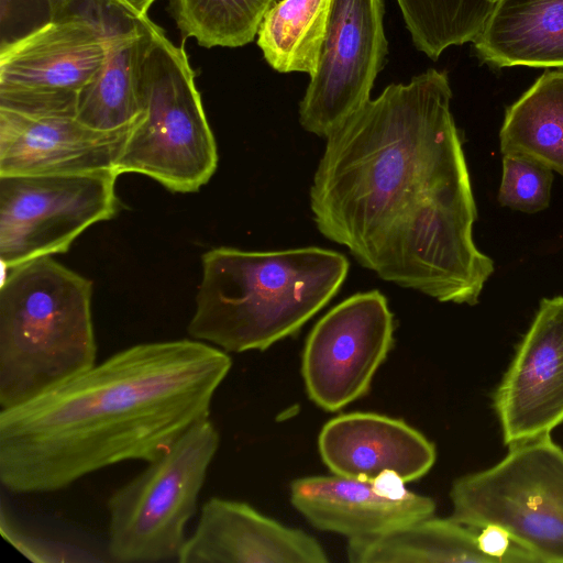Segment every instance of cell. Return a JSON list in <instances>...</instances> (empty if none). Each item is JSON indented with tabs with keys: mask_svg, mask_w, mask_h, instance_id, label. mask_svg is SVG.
<instances>
[{
	"mask_svg": "<svg viewBox=\"0 0 563 563\" xmlns=\"http://www.w3.org/2000/svg\"><path fill=\"white\" fill-rule=\"evenodd\" d=\"M109 36L82 19L51 21L0 48V108L76 117L79 97L101 71Z\"/></svg>",
	"mask_w": 563,
	"mask_h": 563,
	"instance_id": "9c48e42d",
	"label": "cell"
},
{
	"mask_svg": "<svg viewBox=\"0 0 563 563\" xmlns=\"http://www.w3.org/2000/svg\"><path fill=\"white\" fill-rule=\"evenodd\" d=\"M417 49L432 59L451 45L473 42L495 0H397Z\"/></svg>",
	"mask_w": 563,
	"mask_h": 563,
	"instance_id": "603a6c76",
	"label": "cell"
},
{
	"mask_svg": "<svg viewBox=\"0 0 563 563\" xmlns=\"http://www.w3.org/2000/svg\"><path fill=\"white\" fill-rule=\"evenodd\" d=\"M133 16L145 20L147 12L156 0H117Z\"/></svg>",
	"mask_w": 563,
	"mask_h": 563,
	"instance_id": "4316f807",
	"label": "cell"
},
{
	"mask_svg": "<svg viewBox=\"0 0 563 563\" xmlns=\"http://www.w3.org/2000/svg\"><path fill=\"white\" fill-rule=\"evenodd\" d=\"M553 170L542 163L518 154L503 155L498 192L501 206L534 213L550 203Z\"/></svg>",
	"mask_w": 563,
	"mask_h": 563,
	"instance_id": "cb8c5ba5",
	"label": "cell"
},
{
	"mask_svg": "<svg viewBox=\"0 0 563 563\" xmlns=\"http://www.w3.org/2000/svg\"><path fill=\"white\" fill-rule=\"evenodd\" d=\"M474 530L478 548L490 563H538L533 555L516 543L501 527L486 525Z\"/></svg>",
	"mask_w": 563,
	"mask_h": 563,
	"instance_id": "484cf974",
	"label": "cell"
},
{
	"mask_svg": "<svg viewBox=\"0 0 563 563\" xmlns=\"http://www.w3.org/2000/svg\"><path fill=\"white\" fill-rule=\"evenodd\" d=\"M0 531L2 537L19 552L33 562L65 563L99 561L89 552L79 548L55 541L44 540L29 534L18 526L10 514L1 505Z\"/></svg>",
	"mask_w": 563,
	"mask_h": 563,
	"instance_id": "d4e9b609",
	"label": "cell"
},
{
	"mask_svg": "<svg viewBox=\"0 0 563 563\" xmlns=\"http://www.w3.org/2000/svg\"><path fill=\"white\" fill-rule=\"evenodd\" d=\"M500 151L536 159L563 177V70H548L510 107Z\"/></svg>",
	"mask_w": 563,
	"mask_h": 563,
	"instance_id": "ffe728a7",
	"label": "cell"
},
{
	"mask_svg": "<svg viewBox=\"0 0 563 563\" xmlns=\"http://www.w3.org/2000/svg\"><path fill=\"white\" fill-rule=\"evenodd\" d=\"M137 93L141 113L115 173L145 175L175 192L199 190L217 169V143L186 51L158 25L140 66Z\"/></svg>",
	"mask_w": 563,
	"mask_h": 563,
	"instance_id": "5b68a950",
	"label": "cell"
},
{
	"mask_svg": "<svg viewBox=\"0 0 563 563\" xmlns=\"http://www.w3.org/2000/svg\"><path fill=\"white\" fill-rule=\"evenodd\" d=\"M323 463L336 475L375 478L384 472L405 483L426 475L435 448L405 421L373 412H351L329 420L319 434Z\"/></svg>",
	"mask_w": 563,
	"mask_h": 563,
	"instance_id": "2e32d148",
	"label": "cell"
},
{
	"mask_svg": "<svg viewBox=\"0 0 563 563\" xmlns=\"http://www.w3.org/2000/svg\"><path fill=\"white\" fill-rule=\"evenodd\" d=\"M452 519L496 525L538 563H563V449L551 434L509 446L495 465L456 479Z\"/></svg>",
	"mask_w": 563,
	"mask_h": 563,
	"instance_id": "52a82bcc",
	"label": "cell"
},
{
	"mask_svg": "<svg viewBox=\"0 0 563 563\" xmlns=\"http://www.w3.org/2000/svg\"><path fill=\"white\" fill-rule=\"evenodd\" d=\"M130 129L101 131L76 117L0 108V176L115 170Z\"/></svg>",
	"mask_w": 563,
	"mask_h": 563,
	"instance_id": "5bb4252c",
	"label": "cell"
},
{
	"mask_svg": "<svg viewBox=\"0 0 563 563\" xmlns=\"http://www.w3.org/2000/svg\"><path fill=\"white\" fill-rule=\"evenodd\" d=\"M448 74L391 84L333 131L310 187L313 221L382 279L476 305L494 272L477 217Z\"/></svg>",
	"mask_w": 563,
	"mask_h": 563,
	"instance_id": "6da1fadb",
	"label": "cell"
},
{
	"mask_svg": "<svg viewBox=\"0 0 563 563\" xmlns=\"http://www.w3.org/2000/svg\"><path fill=\"white\" fill-rule=\"evenodd\" d=\"M350 263L318 246L202 255L188 333L225 352L264 351L297 333L340 290Z\"/></svg>",
	"mask_w": 563,
	"mask_h": 563,
	"instance_id": "3957f363",
	"label": "cell"
},
{
	"mask_svg": "<svg viewBox=\"0 0 563 563\" xmlns=\"http://www.w3.org/2000/svg\"><path fill=\"white\" fill-rule=\"evenodd\" d=\"M347 558L353 563H490L474 529L432 516L382 534L349 539Z\"/></svg>",
	"mask_w": 563,
	"mask_h": 563,
	"instance_id": "d6986e66",
	"label": "cell"
},
{
	"mask_svg": "<svg viewBox=\"0 0 563 563\" xmlns=\"http://www.w3.org/2000/svg\"><path fill=\"white\" fill-rule=\"evenodd\" d=\"M276 0H169L168 10L184 37L206 48L252 42Z\"/></svg>",
	"mask_w": 563,
	"mask_h": 563,
	"instance_id": "7402d4cb",
	"label": "cell"
},
{
	"mask_svg": "<svg viewBox=\"0 0 563 563\" xmlns=\"http://www.w3.org/2000/svg\"><path fill=\"white\" fill-rule=\"evenodd\" d=\"M387 51L383 0H334L318 69L299 104L302 129L327 139L358 111Z\"/></svg>",
	"mask_w": 563,
	"mask_h": 563,
	"instance_id": "8fae6325",
	"label": "cell"
},
{
	"mask_svg": "<svg viewBox=\"0 0 563 563\" xmlns=\"http://www.w3.org/2000/svg\"><path fill=\"white\" fill-rule=\"evenodd\" d=\"M509 448L563 423V296L543 299L494 393Z\"/></svg>",
	"mask_w": 563,
	"mask_h": 563,
	"instance_id": "7c38bea8",
	"label": "cell"
},
{
	"mask_svg": "<svg viewBox=\"0 0 563 563\" xmlns=\"http://www.w3.org/2000/svg\"><path fill=\"white\" fill-rule=\"evenodd\" d=\"M156 24L144 20L136 29L109 41L104 65L81 92L76 118L101 131L130 129L141 109L140 66Z\"/></svg>",
	"mask_w": 563,
	"mask_h": 563,
	"instance_id": "ac0fdd59",
	"label": "cell"
},
{
	"mask_svg": "<svg viewBox=\"0 0 563 563\" xmlns=\"http://www.w3.org/2000/svg\"><path fill=\"white\" fill-rule=\"evenodd\" d=\"M334 0H279L264 15L257 45L278 73L318 69Z\"/></svg>",
	"mask_w": 563,
	"mask_h": 563,
	"instance_id": "44dd1931",
	"label": "cell"
},
{
	"mask_svg": "<svg viewBox=\"0 0 563 563\" xmlns=\"http://www.w3.org/2000/svg\"><path fill=\"white\" fill-rule=\"evenodd\" d=\"M219 444L213 422L202 420L110 495L107 552L111 561L178 560Z\"/></svg>",
	"mask_w": 563,
	"mask_h": 563,
	"instance_id": "8992f818",
	"label": "cell"
},
{
	"mask_svg": "<svg viewBox=\"0 0 563 563\" xmlns=\"http://www.w3.org/2000/svg\"><path fill=\"white\" fill-rule=\"evenodd\" d=\"M179 563H325L310 534L286 527L249 504L211 497L201 507Z\"/></svg>",
	"mask_w": 563,
	"mask_h": 563,
	"instance_id": "9a60e30c",
	"label": "cell"
},
{
	"mask_svg": "<svg viewBox=\"0 0 563 563\" xmlns=\"http://www.w3.org/2000/svg\"><path fill=\"white\" fill-rule=\"evenodd\" d=\"M404 483L389 471L369 479L309 476L292 482L290 500L320 530L367 538L433 515V499L407 490Z\"/></svg>",
	"mask_w": 563,
	"mask_h": 563,
	"instance_id": "4fadbf2b",
	"label": "cell"
},
{
	"mask_svg": "<svg viewBox=\"0 0 563 563\" xmlns=\"http://www.w3.org/2000/svg\"><path fill=\"white\" fill-rule=\"evenodd\" d=\"M92 283L42 256L3 268L0 410L24 404L96 365Z\"/></svg>",
	"mask_w": 563,
	"mask_h": 563,
	"instance_id": "277c9868",
	"label": "cell"
},
{
	"mask_svg": "<svg viewBox=\"0 0 563 563\" xmlns=\"http://www.w3.org/2000/svg\"><path fill=\"white\" fill-rule=\"evenodd\" d=\"M472 43L497 68L563 67V0H495Z\"/></svg>",
	"mask_w": 563,
	"mask_h": 563,
	"instance_id": "e0dca14e",
	"label": "cell"
},
{
	"mask_svg": "<svg viewBox=\"0 0 563 563\" xmlns=\"http://www.w3.org/2000/svg\"><path fill=\"white\" fill-rule=\"evenodd\" d=\"M231 366L228 352L199 340L139 343L1 409V485L14 494L56 492L121 462L158 459L209 419Z\"/></svg>",
	"mask_w": 563,
	"mask_h": 563,
	"instance_id": "7a4b0ae2",
	"label": "cell"
},
{
	"mask_svg": "<svg viewBox=\"0 0 563 563\" xmlns=\"http://www.w3.org/2000/svg\"><path fill=\"white\" fill-rule=\"evenodd\" d=\"M115 170L0 176L3 268L66 253L86 229L118 211Z\"/></svg>",
	"mask_w": 563,
	"mask_h": 563,
	"instance_id": "ba28073f",
	"label": "cell"
},
{
	"mask_svg": "<svg viewBox=\"0 0 563 563\" xmlns=\"http://www.w3.org/2000/svg\"><path fill=\"white\" fill-rule=\"evenodd\" d=\"M394 316L379 290L357 292L329 310L302 353L309 398L336 411L364 396L394 341Z\"/></svg>",
	"mask_w": 563,
	"mask_h": 563,
	"instance_id": "30bf717a",
	"label": "cell"
}]
</instances>
